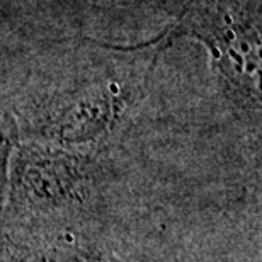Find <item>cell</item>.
<instances>
[{
    "mask_svg": "<svg viewBox=\"0 0 262 262\" xmlns=\"http://www.w3.org/2000/svg\"><path fill=\"white\" fill-rule=\"evenodd\" d=\"M182 34L204 41L216 67L230 82L257 94L259 0H191L179 20L162 36V41L169 45Z\"/></svg>",
    "mask_w": 262,
    "mask_h": 262,
    "instance_id": "6da1fadb",
    "label": "cell"
}]
</instances>
